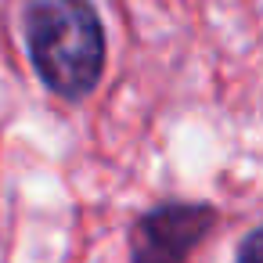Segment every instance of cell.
Segmentation results:
<instances>
[{"mask_svg":"<svg viewBox=\"0 0 263 263\" xmlns=\"http://www.w3.org/2000/svg\"><path fill=\"white\" fill-rule=\"evenodd\" d=\"M26 51L40 83L65 98H87L105 72V26L90 0H29Z\"/></svg>","mask_w":263,"mask_h":263,"instance_id":"6da1fadb","label":"cell"},{"mask_svg":"<svg viewBox=\"0 0 263 263\" xmlns=\"http://www.w3.org/2000/svg\"><path fill=\"white\" fill-rule=\"evenodd\" d=\"M216 223L213 205L170 202L144 213L134 223L130 263H191V252L205 241Z\"/></svg>","mask_w":263,"mask_h":263,"instance_id":"7a4b0ae2","label":"cell"},{"mask_svg":"<svg viewBox=\"0 0 263 263\" xmlns=\"http://www.w3.org/2000/svg\"><path fill=\"white\" fill-rule=\"evenodd\" d=\"M238 263H263V227H256V231L241 241V249H238Z\"/></svg>","mask_w":263,"mask_h":263,"instance_id":"3957f363","label":"cell"}]
</instances>
